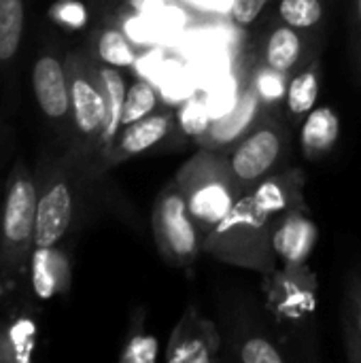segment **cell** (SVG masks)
Masks as SVG:
<instances>
[{
  "instance_id": "obj_1",
  "label": "cell",
  "mask_w": 361,
  "mask_h": 363,
  "mask_svg": "<svg viewBox=\"0 0 361 363\" xmlns=\"http://www.w3.org/2000/svg\"><path fill=\"white\" fill-rule=\"evenodd\" d=\"M202 251L228 266L262 274L277 270L281 264L272 247V223L257 211L249 191L204 238Z\"/></svg>"
},
{
  "instance_id": "obj_2",
  "label": "cell",
  "mask_w": 361,
  "mask_h": 363,
  "mask_svg": "<svg viewBox=\"0 0 361 363\" xmlns=\"http://www.w3.org/2000/svg\"><path fill=\"white\" fill-rule=\"evenodd\" d=\"M174 183L185 196L202 242L232 211L238 198L247 194L230 170L228 153L213 149H200L189 157L179 168Z\"/></svg>"
},
{
  "instance_id": "obj_3",
  "label": "cell",
  "mask_w": 361,
  "mask_h": 363,
  "mask_svg": "<svg viewBox=\"0 0 361 363\" xmlns=\"http://www.w3.org/2000/svg\"><path fill=\"white\" fill-rule=\"evenodd\" d=\"M38 187L23 162H17L4 191L0 215V264L6 277H17L34 247Z\"/></svg>"
},
{
  "instance_id": "obj_4",
  "label": "cell",
  "mask_w": 361,
  "mask_h": 363,
  "mask_svg": "<svg viewBox=\"0 0 361 363\" xmlns=\"http://www.w3.org/2000/svg\"><path fill=\"white\" fill-rule=\"evenodd\" d=\"M226 153L234 179L245 191H251L262 179L277 172L287 157L289 130L268 111L262 121Z\"/></svg>"
},
{
  "instance_id": "obj_5",
  "label": "cell",
  "mask_w": 361,
  "mask_h": 363,
  "mask_svg": "<svg viewBox=\"0 0 361 363\" xmlns=\"http://www.w3.org/2000/svg\"><path fill=\"white\" fill-rule=\"evenodd\" d=\"M151 225L155 245L168 264L177 268H189L196 264L202 253V236L187 208L185 196L174 181L160 191L153 204Z\"/></svg>"
},
{
  "instance_id": "obj_6",
  "label": "cell",
  "mask_w": 361,
  "mask_h": 363,
  "mask_svg": "<svg viewBox=\"0 0 361 363\" xmlns=\"http://www.w3.org/2000/svg\"><path fill=\"white\" fill-rule=\"evenodd\" d=\"M70 91V125L81 153H98L104 125V96L96 72V60L85 51H72L64 60Z\"/></svg>"
},
{
  "instance_id": "obj_7",
  "label": "cell",
  "mask_w": 361,
  "mask_h": 363,
  "mask_svg": "<svg viewBox=\"0 0 361 363\" xmlns=\"http://www.w3.org/2000/svg\"><path fill=\"white\" fill-rule=\"evenodd\" d=\"M264 294L270 313L283 323H302L317 308V277L302 266H281L264 274Z\"/></svg>"
},
{
  "instance_id": "obj_8",
  "label": "cell",
  "mask_w": 361,
  "mask_h": 363,
  "mask_svg": "<svg viewBox=\"0 0 361 363\" xmlns=\"http://www.w3.org/2000/svg\"><path fill=\"white\" fill-rule=\"evenodd\" d=\"M72 215L74 194L70 181L62 170L51 172L38 189L34 247H57L70 230Z\"/></svg>"
},
{
  "instance_id": "obj_9",
  "label": "cell",
  "mask_w": 361,
  "mask_h": 363,
  "mask_svg": "<svg viewBox=\"0 0 361 363\" xmlns=\"http://www.w3.org/2000/svg\"><path fill=\"white\" fill-rule=\"evenodd\" d=\"M257 89L253 81L249 79L245 89L240 91V98L236 106L221 117H215L204 134L196 138V145L200 149H213V151H230L243 136H247L266 115Z\"/></svg>"
},
{
  "instance_id": "obj_10",
  "label": "cell",
  "mask_w": 361,
  "mask_h": 363,
  "mask_svg": "<svg viewBox=\"0 0 361 363\" xmlns=\"http://www.w3.org/2000/svg\"><path fill=\"white\" fill-rule=\"evenodd\" d=\"M221 338L213 321L198 315V311H187L166 347L168 363H213L219 359Z\"/></svg>"
},
{
  "instance_id": "obj_11",
  "label": "cell",
  "mask_w": 361,
  "mask_h": 363,
  "mask_svg": "<svg viewBox=\"0 0 361 363\" xmlns=\"http://www.w3.org/2000/svg\"><path fill=\"white\" fill-rule=\"evenodd\" d=\"M304 185H306L304 172L300 168H289L268 174L249 194L257 211L270 223H274L289 213H298V211L309 213V204L304 200Z\"/></svg>"
},
{
  "instance_id": "obj_12",
  "label": "cell",
  "mask_w": 361,
  "mask_h": 363,
  "mask_svg": "<svg viewBox=\"0 0 361 363\" xmlns=\"http://www.w3.org/2000/svg\"><path fill=\"white\" fill-rule=\"evenodd\" d=\"M174 115L172 113H151L145 119H138L130 125H123L113 140V145L100 155L102 168L119 166L147 149L162 143L174 130Z\"/></svg>"
},
{
  "instance_id": "obj_13",
  "label": "cell",
  "mask_w": 361,
  "mask_h": 363,
  "mask_svg": "<svg viewBox=\"0 0 361 363\" xmlns=\"http://www.w3.org/2000/svg\"><path fill=\"white\" fill-rule=\"evenodd\" d=\"M32 89L40 113L55 123L70 119V91L66 66L53 53H43L32 66Z\"/></svg>"
},
{
  "instance_id": "obj_14",
  "label": "cell",
  "mask_w": 361,
  "mask_h": 363,
  "mask_svg": "<svg viewBox=\"0 0 361 363\" xmlns=\"http://www.w3.org/2000/svg\"><path fill=\"white\" fill-rule=\"evenodd\" d=\"M317 245V225L309 213H289L272 223V247L281 266H302Z\"/></svg>"
},
{
  "instance_id": "obj_15",
  "label": "cell",
  "mask_w": 361,
  "mask_h": 363,
  "mask_svg": "<svg viewBox=\"0 0 361 363\" xmlns=\"http://www.w3.org/2000/svg\"><path fill=\"white\" fill-rule=\"evenodd\" d=\"M306 49H309V34L306 30L291 28L287 23L277 26L262 49V62L270 68L291 77L302 66H306Z\"/></svg>"
},
{
  "instance_id": "obj_16",
  "label": "cell",
  "mask_w": 361,
  "mask_h": 363,
  "mask_svg": "<svg viewBox=\"0 0 361 363\" xmlns=\"http://www.w3.org/2000/svg\"><path fill=\"white\" fill-rule=\"evenodd\" d=\"M96 72H98V81L102 87V96H104V125H102V134L98 140V155H102L113 145V140L117 138L121 130V115H123L128 85L119 68L104 64L100 60H96Z\"/></svg>"
},
{
  "instance_id": "obj_17",
  "label": "cell",
  "mask_w": 361,
  "mask_h": 363,
  "mask_svg": "<svg viewBox=\"0 0 361 363\" xmlns=\"http://www.w3.org/2000/svg\"><path fill=\"white\" fill-rule=\"evenodd\" d=\"M30 277L40 300H51L60 291H66L70 283L66 255L57 247H34L30 253Z\"/></svg>"
},
{
  "instance_id": "obj_18",
  "label": "cell",
  "mask_w": 361,
  "mask_h": 363,
  "mask_svg": "<svg viewBox=\"0 0 361 363\" xmlns=\"http://www.w3.org/2000/svg\"><path fill=\"white\" fill-rule=\"evenodd\" d=\"M340 134V119L330 106H315L306 119L302 121L300 143L304 157L317 162L319 157L328 155Z\"/></svg>"
},
{
  "instance_id": "obj_19",
  "label": "cell",
  "mask_w": 361,
  "mask_h": 363,
  "mask_svg": "<svg viewBox=\"0 0 361 363\" xmlns=\"http://www.w3.org/2000/svg\"><path fill=\"white\" fill-rule=\"evenodd\" d=\"M319 81H321V62L311 60L302 66L291 79L285 96V111L291 125H302L306 115L315 108L319 96Z\"/></svg>"
},
{
  "instance_id": "obj_20",
  "label": "cell",
  "mask_w": 361,
  "mask_h": 363,
  "mask_svg": "<svg viewBox=\"0 0 361 363\" xmlns=\"http://www.w3.org/2000/svg\"><path fill=\"white\" fill-rule=\"evenodd\" d=\"M26 28V2L0 0V64L11 62L23 40Z\"/></svg>"
},
{
  "instance_id": "obj_21",
  "label": "cell",
  "mask_w": 361,
  "mask_h": 363,
  "mask_svg": "<svg viewBox=\"0 0 361 363\" xmlns=\"http://www.w3.org/2000/svg\"><path fill=\"white\" fill-rule=\"evenodd\" d=\"M249 79L253 81L257 96H260L266 111H272V108H279L281 104H285V96H287V87H289L291 77L270 68L268 64H264L260 60Z\"/></svg>"
},
{
  "instance_id": "obj_22",
  "label": "cell",
  "mask_w": 361,
  "mask_h": 363,
  "mask_svg": "<svg viewBox=\"0 0 361 363\" xmlns=\"http://www.w3.org/2000/svg\"><path fill=\"white\" fill-rule=\"evenodd\" d=\"M96 60L115 68H128L136 62V51L130 38L119 28H104L96 38Z\"/></svg>"
},
{
  "instance_id": "obj_23",
  "label": "cell",
  "mask_w": 361,
  "mask_h": 363,
  "mask_svg": "<svg viewBox=\"0 0 361 363\" xmlns=\"http://www.w3.org/2000/svg\"><path fill=\"white\" fill-rule=\"evenodd\" d=\"M279 19L298 30H311L319 26L323 19V2L321 0H281L279 2Z\"/></svg>"
},
{
  "instance_id": "obj_24",
  "label": "cell",
  "mask_w": 361,
  "mask_h": 363,
  "mask_svg": "<svg viewBox=\"0 0 361 363\" xmlns=\"http://www.w3.org/2000/svg\"><path fill=\"white\" fill-rule=\"evenodd\" d=\"M157 108V94L147 81H134L128 87L126 102H123V115H121V128L130 125L138 119H145L147 115L155 113Z\"/></svg>"
},
{
  "instance_id": "obj_25",
  "label": "cell",
  "mask_w": 361,
  "mask_h": 363,
  "mask_svg": "<svg viewBox=\"0 0 361 363\" xmlns=\"http://www.w3.org/2000/svg\"><path fill=\"white\" fill-rule=\"evenodd\" d=\"M211 121H213V117H211L204 100H200V98H189L179 111V123H181L183 132L194 138L204 134L206 128L211 125Z\"/></svg>"
},
{
  "instance_id": "obj_26",
  "label": "cell",
  "mask_w": 361,
  "mask_h": 363,
  "mask_svg": "<svg viewBox=\"0 0 361 363\" xmlns=\"http://www.w3.org/2000/svg\"><path fill=\"white\" fill-rule=\"evenodd\" d=\"M240 359L245 363H281L285 357L272 342L264 338H251L243 345Z\"/></svg>"
},
{
  "instance_id": "obj_27",
  "label": "cell",
  "mask_w": 361,
  "mask_h": 363,
  "mask_svg": "<svg viewBox=\"0 0 361 363\" xmlns=\"http://www.w3.org/2000/svg\"><path fill=\"white\" fill-rule=\"evenodd\" d=\"M157 357V340L151 336L136 334L128 345L126 351L121 353V362L126 363H151Z\"/></svg>"
},
{
  "instance_id": "obj_28",
  "label": "cell",
  "mask_w": 361,
  "mask_h": 363,
  "mask_svg": "<svg viewBox=\"0 0 361 363\" xmlns=\"http://www.w3.org/2000/svg\"><path fill=\"white\" fill-rule=\"evenodd\" d=\"M268 4V0H234L232 6V19L238 26H251L257 15L264 11V6Z\"/></svg>"
},
{
  "instance_id": "obj_29",
  "label": "cell",
  "mask_w": 361,
  "mask_h": 363,
  "mask_svg": "<svg viewBox=\"0 0 361 363\" xmlns=\"http://www.w3.org/2000/svg\"><path fill=\"white\" fill-rule=\"evenodd\" d=\"M187 9L202 15H228L232 13L234 0H179Z\"/></svg>"
},
{
  "instance_id": "obj_30",
  "label": "cell",
  "mask_w": 361,
  "mask_h": 363,
  "mask_svg": "<svg viewBox=\"0 0 361 363\" xmlns=\"http://www.w3.org/2000/svg\"><path fill=\"white\" fill-rule=\"evenodd\" d=\"M136 2V9H143V11H157V9H166L168 0H134Z\"/></svg>"
},
{
  "instance_id": "obj_31",
  "label": "cell",
  "mask_w": 361,
  "mask_h": 363,
  "mask_svg": "<svg viewBox=\"0 0 361 363\" xmlns=\"http://www.w3.org/2000/svg\"><path fill=\"white\" fill-rule=\"evenodd\" d=\"M357 62L361 70V0H357Z\"/></svg>"
},
{
  "instance_id": "obj_32",
  "label": "cell",
  "mask_w": 361,
  "mask_h": 363,
  "mask_svg": "<svg viewBox=\"0 0 361 363\" xmlns=\"http://www.w3.org/2000/svg\"><path fill=\"white\" fill-rule=\"evenodd\" d=\"M355 321H357V338H360V345H361V304H360V308H357Z\"/></svg>"
},
{
  "instance_id": "obj_33",
  "label": "cell",
  "mask_w": 361,
  "mask_h": 363,
  "mask_svg": "<svg viewBox=\"0 0 361 363\" xmlns=\"http://www.w3.org/2000/svg\"><path fill=\"white\" fill-rule=\"evenodd\" d=\"M9 359H13V353H6V351H2V345H0V363L9 362Z\"/></svg>"
}]
</instances>
